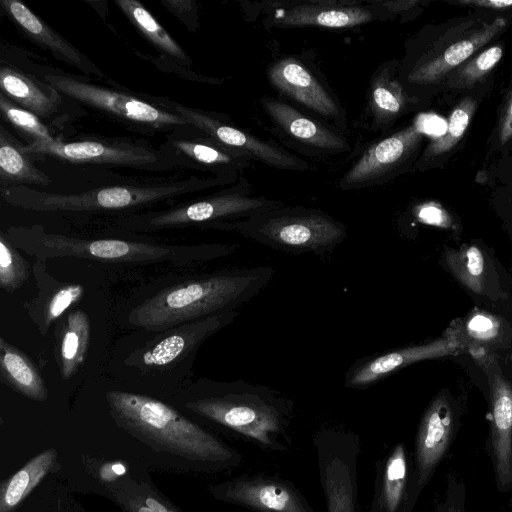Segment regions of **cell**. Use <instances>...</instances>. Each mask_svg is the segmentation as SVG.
Returning <instances> with one entry per match:
<instances>
[{"label":"cell","instance_id":"f1b7e54d","mask_svg":"<svg viewBox=\"0 0 512 512\" xmlns=\"http://www.w3.org/2000/svg\"><path fill=\"white\" fill-rule=\"evenodd\" d=\"M55 329V359L63 380L73 377L84 364L90 344L89 316L81 309L70 311Z\"/></svg>","mask_w":512,"mask_h":512},{"label":"cell","instance_id":"52a82bcc","mask_svg":"<svg viewBox=\"0 0 512 512\" xmlns=\"http://www.w3.org/2000/svg\"><path fill=\"white\" fill-rule=\"evenodd\" d=\"M238 179L216 176L151 186H111L76 194H57L33 190L27 186L1 189L2 198L10 205L33 211H96L133 207L202 189L234 183Z\"/></svg>","mask_w":512,"mask_h":512},{"label":"cell","instance_id":"8992f818","mask_svg":"<svg viewBox=\"0 0 512 512\" xmlns=\"http://www.w3.org/2000/svg\"><path fill=\"white\" fill-rule=\"evenodd\" d=\"M274 250L291 254L331 252L347 236L346 226L320 209L281 206L248 218L213 224Z\"/></svg>","mask_w":512,"mask_h":512},{"label":"cell","instance_id":"d6a6232c","mask_svg":"<svg viewBox=\"0 0 512 512\" xmlns=\"http://www.w3.org/2000/svg\"><path fill=\"white\" fill-rule=\"evenodd\" d=\"M19 142L2 125L0 126V184L1 189L20 185L51 184L52 180L38 169Z\"/></svg>","mask_w":512,"mask_h":512},{"label":"cell","instance_id":"cb8c5ba5","mask_svg":"<svg viewBox=\"0 0 512 512\" xmlns=\"http://www.w3.org/2000/svg\"><path fill=\"white\" fill-rule=\"evenodd\" d=\"M29 154H46L76 163H99L122 166H143L157 160L155 153L145 147L121 142L58 140L25 145Z\"/></svg>","mask_w":512,"mask_h":512},{"label":"cell","instance_id":"277c9868","mask_svg":"<svg viewBox=\"0 0 512 512\" xmlns=\"http://www.w3.org/2000/svg\"><path fill=\"white\" fill-rule=\"evenodd\" d=\"M186 407L262 450L287 452L291 448L293 403L268 387L243 381L215 383L211 393Z\"/></svg>","mask_w":512,"mask_h":512},{"label":"cell","instance_id":"f6af8a7d","mask_svg":"<svg viewBox=\"0 0 512 512\" xmlns=\"http://www.w3.org/2000/svg\"><path fill=\"white\" fill-rule=\"evenodd\" d=\"M449 4L472 8L477 12L501 15L512 11V0H449Z\"/></svg>","mask_w":512,"mask_h":512},{"label":"cell","instance_id":"bcb514c9","mask_svg":"<svg viewBox=\"0 0 512 512\" xmlns=\"http://www.w3.org/2000/svg\"><path fill=\"white\" fill-rule=\"evenodd\" d=\"M162 3L169 9L173 14L179 17L183 22L185 20V16L187 15L190 24L192 23V11L196 10L195 2L190 0H167L162 1Z\"/></svg>","mask_w":512,"mask_h":512},{"label":"cell","instance_id":"681fc988","mask_svg":"<svg viewBox=\"0 0 512 512\" xmlns=\"http://www.w3.org/2000/svg\"><path fill=\"white\" fill-rule=\"evenodd\" d=\"M137 512H153L148 506H143L138 509Z\"/></svg>","mask_w":512,"mask_h":512},{"label":"cell","instance_id":"4fadbf2b","mask_svg":"<svg viewBox=\"0 0 512 512\" xmlns=\"http://www.w3.org/2000/svg\"><path fill=\"white\" fill-rule=\"evenodd\" d=\"M441 266L473 299L490 307H502L510 300V284L493 252L471 241L457 247L445 246Z\"/></svg>","mask_w":512,"mask_h":512},{"label":"cell","instance_id":"7c38bea8","mask_svg":"<svg viewBox=\"0 0 512 512\" xmlns=\"http://www.w3.org/2000/svg\"><path fill=\"white\" fill-rule=\"evenodd\" d=\"M461 410L447 390H441L429 403L419 422L412 457L411 506L432 479L448 454L457 433Z\"/></svg>","mask_w":512,"mask_h":512},{"label":"cell","instance_id":"5b68a950","mask_svg":"<svg viewBox=\"0 0 512 512\" xmlns=\"http://www.w3.org/2000/svg\"><path fill=\"white\" fill-rule=\"evenodd\" d=\"M8 239L41 262L76 257L109 262H166L176 266L202 263L234 253L230 244L164 245L122 239H83L47 233L40 226L13 227Z\"/></svg>","mask_w":512,"mask_h":512},{"label":"cell","instance_id":"44dd1931","mask_svg":"<svg viewBox=\"0 0 512 512\" xmlns=\"http://www.w3.org/2000/svg\"><path fill=\"white\" fill-rule=\"evenodd\" d=\"M444 334L473 357L500 358L512 354V320L488 308H473L465 316L453 320Z\"/></svg>","mask_w":512,"mask_h":512},{"label":"cell","instance_id":"83f0119b","mask_svg":"<svg viewBox=\"0 0 512 512\" xmlns=\"http://www.w3.org/2000/svg\"><path fill=\"white\" fill-rule=\"evenodd\" d=\"M45 268L44 262L36 260L33 273L39 291L26 306L30 318L42 335L46 334L66 310L77 304L84 294L81 284L59 282L47 274Z\"/></svg>","mask_w":512,"mask_h":512},{"label":"cell","instance_id":"74e56055","mask_svg":"<svg viewBox=\"0 0 512 512\" xmlns=\"http://www.w3.org/2000/svg\"><path fill=\"white\" fill-rule=\"evenodd\" d=\"M30 268L28 262L19 253L17 247L8 239L7 234H0V287L7 293L18 290L28 279Z\"/></svg>","mask_w":512,"mask_h":512},{"label":"cell","instance_id":"ab89813d","mask_svg":"<svg viewBox=\"0 0 512 512\" xmlns=\"http://www.w3.org/2000/svg\"><path fill=\"white\" fill-rule=\"evenodd\" d=\"M490 185L491 205L512 245V190L497 184Z\"/></svg>","mask_w":512,"mask_h":512},{"label":"cell","instance_id":"9a60e30c","mask_svg":"<svg viewBox=\"0 0 512 512\" xmlns=\"http://www.w3.org/2000/svg\"><path fill=\"white\" fill-rule=\"evenodd\" d=\"M267 78L279 93L331 122L335 129L347 131L346 113L339 100L302 59L287 56L275 61L267 70Z\"/></svg>","mask_w":512,"mask_h":512},{"label":"cell","instance_id":"ba28073f","mask_svg":"<svg viewBox=\"0 0 512 512\" xmlns=\"http://www.w3.org/2000/svg\"><path fill=\"white\" fill-rule=\"evenodd\" d=\"M427 135V117L418 114L409 124L372 143L342 175L339 189L383 185L414 169Z\"/></svg>","mask_w":512,"mask_h":512},{"label":"cell","instance_id":"484cf974","mask_svg":"<svg viewBox=\"0 0 512 512\" xmlns=\"http://www.w3.org/2000/svg\"><path fill=\"white\" fill-rule=\"evenodd\" d=\"M490 89L461 95L451 108L442 133L432 136L424 146L414 170L425 172L444 167L462 145L467 131L483 99Z\"/></svg>","mask_w":512,"mask_h":512},{"label":"cell","instance_id":"ee69618b","mask_svg":"<svg viewBox=\"0 0 512 512\" xmlns=\"http://www.w3.org/2000/svg\"><path fill=\"white\" fill-rule=\"evenodd\" d=\"M481 172L490 184L501 185L512 190V153L491 161Z\"/></svg>","mask_w":512,"mask_h":512},{"label":"cell","instance_id":"30bf717a","mask_svg":"<svg viewBox=\"0 0 512 512\" xmlns=\"http://www.w3.org/2000/svg\"><path fill=\"white\" fill-rule=\"evenodd\" d=\"M313 448L326 512H358V437L345 431H320Z\"/></svg>","mask_w":512,"mask_h":512},{"label":"cell","instance_id":"8fae6325","mask_svg":"<svg viewBox=\"0 0 512 512\" xmlns=\"http://www.w3.org/2000/svg\"><path fill=\"white\" fill-rule=\"evenodd\" d=\"M262 25L267 28L321 27L344 29L389 21L374 1L300 0L263 2Z\"/></svg>","mask_w":512,"mask_h":512},{"label":"cell","instance_id":"4dcf8cb0","mask_svg":"<svg viewBox=\"0 0 512 512\" xmlns=\"http://www.w3.org/2000/svg\"><path fill=\"white\" fill-rule=\"evenodd\" d=\"M505 52L496 41L468 58L445 79L441 94L461 96L480 89H491L494 73Z\"/></svg>","mask_w":512,"mask_h":512},{"label":"cell","instance_id":"b9f144b4","mask_svg":"<svg viewBox=\"0 0 512 512\" xmlns=\"http://www.w3.org/2000/svg\"><path fill=\"white\" fill-rule=\"evenodd\" d=\"M416 216L422 223L457 232L459 222L440 203L427 202L417 208Z\"/></svg>","mask_w":512,"mask_h":512},{"label":"cell","instance_id":"9c48e42d","mask_svg":"<svg viewBox=\"0 0 512 512\" xmlns=\"http://www.w3.org/2000/svg\"><path fill=\"white\" fill-rule=\"evenodd\" d=\"M284 204L263 196L252 195L249 182L240 176L236 185L186 205L130 220V227L152 230L179 225L213 224L240 220Z\"/></svg>","mask_w":512,"mask_h":512},{"label":"cell","instance_id":"ac0fdd59","mask_svg":"<svg viewBox=\"0 0 512 512\" xmlns=\"http://www.w3.org/2000/svg\"><path fill=\"white\" fill-rule=\"evenodd\" d=\"M212 493L219 500L254 512H315L292 481L277 475H241L212 487Z\"/></svg>","mask_w":512,"mask_h":512},{"label":"cell","instance_id":"836d02e7","mask_svg":"<svg viewBox=\"0 0 512 512\" xmlns=\"http://www.w3.org/2000/svg\"><path fill=\"white\" fill-rule=\"evenodd\" d=\"M173 145L189 158L217 173L239 179L240 174L250 166L252 158L240 151L225 147L216 141H175Z\"/></svg>","mask_w":512,"mask_h":512},{"label":"cell","instance_id":"3957f363","mask_svg":"<svg viewBox=\"0 0 512 512\" xmlns=\"http://www.w3.org/2000/svg\"><path fill=\"white\" fill-rule=\"evenodd\" d=\"M105 398L118 426L154 449L218 469L236 467L243 459L237 450L160 400L119 390L106 392Z\"/></svg>","mask_w":512,"mask_h":512},{"label":"cell","instance_id":"d4e9b609","mask_svg":"<svg viewBox=\"0 0 512 512\" xmlns=\"http://www.w3.org/2000/svg\"><path fill=\"white\" fill-rule=\"evenodd\" d=\"M412 458L403 442L394 444L375 465L374 491L367 512H412Z\"/></svg>","mask_w":512,"mask_h":512},{"label":"cell","instance_id":"7dc6e473","mask_svg":"<svg viewBox=\"0 0 512 512\" xmlns=\"http://www.w3.org/2000/svg\"><path fill=\"white\" fill-rule=\"evenodd\" d=\"M126 472V468L121 463H113L105 465L101 468L100 475L102 479L106 481L114 480L117 476L123 475Z\"/></svg>","mask_w":512,"mask_h":512},{"label":"cell","instance_id":"1f68e13d","mask_svg":"<svg viewBox=\"0 0 512 512\" xmlns=\"http://www.w3.org/2000/svg\"><path fill=\"white\" fill-rule=\"evenodd\" d=\"M0 378L5 385L29 399L45 401L48 398L45 381L34 362L2 336Z\"/></svg>","mask_w":512,"mask_h":512},{"label":"cell","instance_id":"7402d4cb","mask_svg":"<svg viewBox=\"0 0 512 512\" xmlns=\"http://www.w3.org/2000/svg\"><path fill=\"white\" fill-rule=\"evenodd\" d=\"M260 105L273 125L295 143L324 154L350 150L341 131L316 121L284 101L265 96L260 99Z\"/></svg>","mask_w":512,"mask_h":512},{"label":"cell","instance_id":"8d00e7d4","mask_svg":"<svg viewBox=\"0 0 512 512\" xmlns=\"http://www.w3.org/2000/svg\"><path fill=\"white\" fill-rule=\"evenodd\" d=\"M512 153V74L497 108L495 124L487 140L485 162Z\"/></svg>","mask_w":512,"mask_h":512},{"label":"cell","instance_id":"7bdbcfd3","mask_svg":"<svg viewBox=\"0 0 512 512\" xmlns=\"http://www.w3.org/2000/svg\"><path fill=\"white\" fill-rule=\"evenodd\" d=\"M466 489L464 482L451 474L447 478L444 499L438 503L436 512H465Z\"/></svg>","mask_w":512,"mask_h":512},{"label":"cell","instance_id":"5bb4252c","mask_svg":"<svg viewBox=\"0 0 512 512\" xmlns=\"http://www.w3.org/2000/svg\"><path fill=\"white\" fill-rule=\"evenodd\" d=\"M489 384L490 426L486 451L490 458L496 488L512 489V382L504 374L497 357H474Z\"/></svg>","mask_w":512,"mask_h":512},{"label":"cell","instance_id":"ffe728a7","mask_svg":"<svg viewBox=\"0 0 512 512\" xmlns=\"http://www.w3.org/2000/svg\"><path fill=\"white\" fill-rule=\"evenodd\" d=\"M400 60H388L373 72L367 90V113L374 132L385 134L396 122L430 104L410 96L399 80Z\"/></svg>","mask_w":512,"mask_h":512},{"label":"cell","instance_id":"e575fe53","mask_svg":"<svg viewBox=\"0 0 512 512\" xmlns=\"http://www.w3.org/2000/svg\"><path fill=\"white\" fill-rule=\"evenodd\" d=\"M57 452L48 449L31 459L1 487L0 512H11L54 465Z\"/></svg>","mask_w":512,"mask_h":512},{"label":"cell","instance_id":"2e32d148","mask_svg":"<svg viewBox=\"0 0 512 512\" xmlns=\"http://www.w3.org/2000/svg\"><path fill=\"white\" fill-rule=\"evenodd\" d=\"M169 106L189 124L202 130L208 138L225 147L243 152L252 160L280 170L306 172L312 169V165L302 158L226 120L173 102Z\"/></svg>","mask_w":512,"mask_h":512},{"label":"cell","instance_id":"6da1fadb","mask_svg":"<svg viewBox=\"0 0 512 512\" xmlns=\"http://www.w3.org/2000/svg\"><path fill=\"white\" fill-rule=\"evenodd\" d=\"M509 24L505 15L477 11L426 24L405 41L398 74L401 84L410 96L431 104L442 93L447 76L496 42Z\"/></svg>","mask_w":512,"mask_h":512},{"label":"cell","instance_id":"7a4b0ae2","mask_svg":"<svg viewBox=\"0 0 512 512\" xmlns=\"http://www.w3.org/2000/svg\"><path fill=\"white\" fill-rule=\"evenodd\" d=\"M269 266L233 269L167 287L133 308L128 322L152 332H164L183 323L236 311L271 280Z\"/></svg>","mask_w":512,"mask_h":512},{"label":"cell","instance_id":"4316f807","mask_svg":"<svg viewBox=\"0 0 512 512\" xmlns=\"http://www.w3.org/2000/svg\"><path fill=\"white\" fill-rule=\"evenodd\" d=\"M0 4L13 22L37 45L85 73L104 76V73L88 57L35 15L25 4L17 0H1Z\"/></svg>","mask_w":512,"mask_h":512},{"label":"cell","instance_id":"c3c4849f","mask_svg":"<svg viewBox=\"0 0 512 512\" xmlns=\"http://www.w3.org/2000/svg\"><path fill=\"white\" fill-rule=\"evenodd\" d=\"M146 506H148L150 509H152L153 512H173L171 510H168L164 505L159 503L154 498H147Z\"/></svg>","mask_w":512,"mask_h":512},{"label":"cell","instance_id":"f546056e","mask_svg":"<svg viewBox=\"0 0 512 512\" xmlns=\"http://www.w3.org/2000/svg\"><path fill=\"white\" fill-rule=\"evenodd\" d=\"M0 87L1 93L39 118L55 113L61 103L59 92L51 85L8 66L0 69Z\"/></svg>","mask_w":512,"mask_h":512},{"label":"cell","instance_id":"f35d334b","mask_svg":"<svg viewBox=\"0 0 512 512\" xmlns=\"http://www.w3.org/2000/svg\"><path fill=\"white\" fill-rule=\"evenodd\" d=\"M0 110L7 121L33 139L32 143L56 140L37 115L15 104L3 93L0 94Z\"/></svg>","mask_w":512,"mask_h":512},{"label":"cell","instance_id":"60d3db41","mask_svg":"<svg viewBox=\"0 0 512 512\" xmlns=\"http://www.w3.org/2000/svg\"><path fill=\"white\" fill-rule=\"evenodd\" d=\"M374 2L388 14L390 20L398 17L401 23L417 18L430 3L427 0H376Z\"/></svg>","mask_w":512,"mask_h":512},{"label":"cell","instance_id":"f907efd6","mask_svg":"<svg viewBox=\"0 0 512 512\" xmlns=\"http://www.w3.org/2000/svg\"><path fill=\"white\" fill-rule=\"evenodd\" d=\"M507 309L512 310V306H511V308H507ZM506 315L512 320V313L511 314H506Z\"/></svg>","mask_w":512,"mask_h":512},{"label":"cell","instance_id":"e0dca14e","mask_svg":"<svg viewBox=\"0 0 512 512\" xmlns=\"http://www.w3.org/2000/svg\"><path fill=\"white\" fill-rule=\"evenodd\" d=\"M46 82L59 93L119 118L154 127L189 124L182 116L160 109L131 95L65 75L50 74Z\"/></svg>","mask_w":512,"mask_h":512},{"label":"cell","instance_id":"d590c367","mask_svg":"<svg viewBox=\"0 0 512 512\" xmlns=\"http://www.w3.org/2000/svg\"><path fill=\"white\" fill-rule=\"evenodd\" d=\"M116 4L157 49L174 59L190 63L189 57L181 46L140 2L136 0H117Z\"/></svg>","mask_w":512,"mask_h":512},{"label":"cell","instance_id":"d6986e66","mask_svg":"<svg viewBox=\"0 0 512 512\" xmlns=\"http://www.w3.org/2000/svg\"><path fill=\"white\" fill-rule=\"evenodd\" d=\"M237 315V311L215 314L161 332L131 354L126 363L144 371L167 368L193 354L204 341L229 325Z\"/></svg>","mask_w":512,"mask_h":512},{"label":"cell","instance_id":"603a6c76","mask_svg":"<svg viewBox=\"0 0 512 512\" xmlns=\"http://www.w3.org/2000/svg\"><path fill=\"white\" fill-rule=\"evenodd\" d=\"M462 352L456 341L443 334L442 337L428 343L398 348L355 364L347 373L345 386L364 388L410 364Z\"/></svg>","mask_w":512,"mask_h":512}]
</instances>
